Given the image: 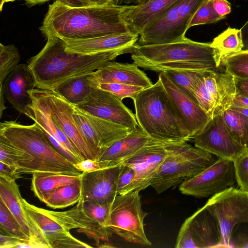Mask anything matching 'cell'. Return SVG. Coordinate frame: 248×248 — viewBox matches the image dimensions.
<instances>
[{"mask_svg":"<svg viewBox=\"0 0 248 248\" xmlns=\"http://www.w3.org/2000/svg\"><path fill=\"white\" fill-rule=\"evenodd\" d=\"M127 5L72 7L56 0L49 5L39 29L46 37L54 36L62 40L131 32L122 16Z\"/></svg>","mask_w":248,"mask_h":248,"instance_id":"1","label":"cell"},{"mask_svg":"<svg viewBox=\"0 0 248 248\" xmlns=\"http://www.w3.org/2000/svg\"><path fill=\"white\" fill-rule=\"evenodd\" d=\"M42 49L28 61L35 87L55 90L70 79L90 75L117 56L131 53L132 47L82 55L65 50L63 41L54 36L47 37Z\"/></svg>","mask_w":248,"mask_h":248,"instance_id":"2","label":"cell"},{"mask_svg":"<svg viewBox=\"0 0 248 248\" xmlns=\"http://www.w3.org/2000/svg\"><path fill=\"white\" fill-rule=\"evenodd\" d=\"M131 59L138 67L155 72L168 70L205 71L219 66L217 54L211 43L187 38L170 43L133 46Z\"/></svg>","mask_w":248,"mask_h":248,"instance_id":"3","label":"cell"},{"mask_svg":"<svg viewBox=\"0 0 248 248\" xmlns=\"http://www.w3.org/2000/svg\"><path fill=\"white\" fill-rule=\"evenodd\" d=\"M133 100L137 122L151 138L171 142L191 139L160 78L152 86L141 91Z\"/></svg>","mask_w":248,"mask_h":248,"instance_id":"4","label":"cell"},{"mask_svg":"<svg viewBox=\"0 0 248 248\" xmlns=\"http://www.w3.org/2000/svg\"><path fill=\"white\" fill-rule=\"evenodd\" d=\"M0 135L32 157L33 173L82 174L72 162L51 145L35 123L31 125H23L14 121H4L0 124Z\"/></svg>","mask_w":248,"mask_h":248,"instance_id":"5","label":"cell"},{"mask_svg":"<svg viewBox=\"0 0 248 248\" xmlns=\"http://www.w3.org/2000/svg\"><path fill=\"white\" fill-rule=\"evenodd\" d=\"M217 159L186 141L174 142L151 186L161 193L203 171Z\"/></svg>","mask_w":248,"mask_h":248,"instance_id":"6","label":"cell"},{"mask_svg":"<svg viewBox=\"0 0 248 248\" xmlns=\"http://www.w3.org/2000/svg\"><path fill=\"white\" fill-rule=\"evenodd\" d=\"M207 0H179L140 33L139 45L170 43L186 38L194 15Z\"/></svg>","mask_w":248,"mask_h":248,"instance_id":"7","label":"cell"},{"mask_svg":"<svg viewBox=\"0 0 248 248\" xmlns=\"http://www.w3.org/2000/svg\"><path fill=\"white\" fill-rule=\"evenodd\" d=\"M140 191L116 196L111 207L108 228L124 241L143 246L152 245L144 228L147 213L142 208Z\"/></svg>","mask_w":248,"mask_h":248,"instance_id":"8","label":"cell"},{"mask_svg":"<svg viewBox=\"0 0 248 248\" xmlns=\"http://www.w3.org/2000/svg\"><path fill=\"white\" fill-rule=\"evenodd\" d=\"M204 206L217 223L219 248H230L235 226L248 223V193L231 187L211 197Z\"/></svg>","mask_w":248,"mask_h":248,"instance_id":"9","label":"cell"},{"mask_svg":"<svg viewBox=\"0 0 248 248\" xmlns=\"http://www.w3.org/2000/svg\"><path fill=\"white\" fill-rule=\"evenodd\" d=\"M236 183L233 161L218 158L203 171L182 182L179 190L186 195L208 197L233 187Z\"/></svg>","mask_w":248,"mask_h":248,"instance_id":"10","label":"cell"},{"mask_svg":"<svg viewBox=\"0 0 248 248\" xmlns=\"http://www.w3.org/2000/svg\"><path fill=\"white\" fill-rule=\"evenodd\" d=\"M28 93L32 103L27 108L26 115L37 124L59 153L74 164L81 161L66 135L53 120L42 90L34 88Z\"/></svg>","mask_w":248,"mask_h":248,"instance_id":"11","label":"cell"},{"mask_svg":"<svg viewBox=\"0 0 248 248\" xmlns=\"http://www.w3.org/2000/svg\"><path fill=\"white\" fill-rule=\"evenodd\" d=\"M51 116L82 160L97 156L79 130L73 116L74 107L55 90H43Z\"/></svg>","mask_w":248,"mask_h":248,"instance_id":"12","label":"cell"},{"mask_svg":"<svg viewBox=\"0 0 248 248\" xmlns=\"http://www.w3.org/2000/svg\"><path fill=\"white\" fill-rule=\"evenodd\" d=\"M192 139L195 147L217 156L233 160L246 149L233 137L222 113L211 118Z\"/></svg>","mask_w":248,"mask_h":248,"instance_id":"13","label":"cell"},{"mask_svg":"<svg viewBox=\"0 0 248 248\" xmlns=\"http://www.w3.org/2000/svg\"><path fill=\"white\" fill-rule=\"evenodd\" d=\"M173 142L155 140L122 163L131 167L136 173L127 193L140 191L151 186Z\"/></svg>","mask_w":248,"mask_h":248,"instance_id":"14","label":"cell"},{"mask_svg":"<svg viewBox=\"0 0 248 248\" xmlns=\"http://www.w3.org/2000/svg\"><path fill=\"white\" fill-rule=\"evenodd\" d=\"M218 229L204 206L187 217L179 231L176 248H219Z\"/></svg>","mask_w":248,"mask_h":248,"instance_id":"15","label":"cell"},{"mask_svg":"<svg viewBox=\"0 0 248 248\" xmlns=\"http://www.w3.org/2000/svg\"><path fill=\"white\" fill-rule=\"evenodd\" d=\"M75 106L85 113L132 130L139 125L135 115L121 100L98 88H93L89 96L84 102Z\"/></svg>","mask_w":248,"mask_h":248,"instance_id":"16","label":"cell"},{"mask_svg":"<svg viewBox=\"0 0 248 248\" xmlns=\"http://www.w3.org/2000/svg\"><path fill=\"white\" fill-rule=\"evenodd\" d=\"M0 200L18 221L35 248H50L42 232L24 207L16 179L0 175Z\"/></svg>","mask_w":248,"mask_h":248,"instance_id":"17","label":"cell"},{"mask_svg":"<svg viewBox=\"0 0 248 248\" xmlns=\"http://www.w3.org/2000/svg\"><path fill=\"white\" fill-rule=\"evenodd\" d=\"M158 78L192 139L203 128L211 117L197 101L180 89L164 73H159Z\"/></svg>","mask_w":248,"mask_h":248,"instance_id":"18","label":"cell"},{"mask_svg":"<svg viewBox=\"0 0 248 248\" xmlns=\"http://www.w3.org/2000/svg\"><path fill=\"white\" fill-rule=\"evenodd\" d=\"M121 164L82 172L80 199L102 204H112L117 194Z\"/></svg>","mask_w":248,"mask_h":248,"instance_id":"19","label":"cell"},{"mask_svg":"<svg viewBox=\"0 0 248 248\" xmlns=\"http://www.w3.org/2000/svg\"><path fill=\"white\" fill-rule=\"evenodd\" d=\"M46 210L66 229L70 231L73 229H78V232L93 239L98 247H113L109 243L113 232L112 230L102 226L88 216L83 209L80 200L75 206L68 210L62 212Z\"/></svg>","mask_w":248,"mask_h":248,"instance_id":"20","label":"cell"},{"mask_svg":"<svg viewBox=\"0 0 248 248\" xmlns=\"http://www.w3.org/2000/svg\"><path fill=\"white\" fill-rule=\"evenodd\" d=\"M24 207L44 234L49 248H93L74 237L54 219L46 209L29 203L23 198Z\"/></svg>","mask_w":248,"mask_h":248,"instance_id":"21","label":"cell"},{"mask_svg":"<svg viewBox=\"0 0 248 248\" xmlns=\"http://www.w3.org/2000/svg\"><path fill=\"white\" fill-rule=\"evenodd\" d=\"M92 88L102 83H123L147 88L153 83L142 71L135 63H122L109 62L89 75Z\"/></svg>","mask_w":248,"mask_h":248,"instance_id":"22","label":"cell"},{"mask_svg":"<svg viewBox=\"0 0 248 248\" xmlns=\"http://www.w3.org/2000/svg\"><path fill=\"white\" fill-rule=\"evenodd\" d=\"M3 89L8 102L19 112L26 115V108L32 103L29 91L35 87L28 64H19L6 77Z\"/></svg>","mask_w":248,"mask_h":248,"instance_id":"23","label":"cell"},{"mask_svg":"<svg viewBox=\"0 0 248 248\" xmlns=\"http://www.w3.org/2000/svg\"><path fill=\"white\" fill-rule=\"evenodd\" d=\"M139 36L138 34L129 32L86 39L62 40L67 51L88 55L132 47L138 41Z\"/></svg>","mask_w":248,"mask_h":248,"instance_id":"24","label":"cell"},{"mask_svg":"<svg viewBox=\"0 0 248 248\" xmlns=\"http://www.w3.org/2000/svg\"><path fill=\"white\" fill-rule=\"evenodd\" d=\"M178 0H148L140 4L127 5L122 14V18L131 32L140 34Z\"/></svg>","mask_w":248,"mask_h":248,"instance_id":"25","label":"cell"},{"mask_svg":"<svg viewBox=\"0 0 248 248\" xmlns=\"http://www.w3.org/2000/svg\"><path fill=\"white\" fill-rule=\"evenodd\" d=\"M154 140L155 139L146 134L139 125L126 136L116 140L108 147L100 150L96 160L106 161L108 167L120 165Z\"/></svg>","mask_w":248,"mask_h":248,"instance_id":"26","label":"cell"},{"mask_svg":"<svg viewBox=\"0 0 248 248\" xmlns=\"http://www.w3.org/2000/svg\"><path fill=\"white\" fill-rule=\"evenodd\" d=\"M203 78L215 104V116L222 113L232 106L237 93L234 78L229 74L215 70L206 71Z\"/></svg>","mask_w":248,"mask_h":248,"instance_id":"27","label":"cell"},{"mask_svg":"<svg viewBox=\"0 0 248 248\" xmlns=\"http://www.w3.org/2000/svg\"><path fill=\"white\" fill-rule=\"evenodd\" d=\"M81 175L36 172L32 173L31 190L40 201L57 188L81 181Z\"/></svg>","mask_w":248,"mask_h":248,"instance_id":"28","label":"cell"},{"mask_svg":"<svg viewBox=\"0 0 248 248\" xmlns=\"http://www.w3.org/2000/svg\"><path fill=\"white\" fill-rule=\"evenodd\" d=\"M83 112L93 126L97 135L100 150L108 147L115 141L125 137L133 130Z\"/></svg>","mask_w":248,"mask_h":248,"instance_id":"29","label":"cell"},{"mask_svg":"<svg viewBox=\"0 0 248 248\" xmlns=\"http://www.w3.org/2000/svg\"><path fill=\"white\" fill-rule=\"evenodd\" d=\"M81 195V181L57 188L47 194L41 202L53 209L64 208L78 203Z\"/></svg>","mask_w":248,"mask_h":248,"instance_id":"30","label":"cell"},{"mask_svg":"<svg viewBox=\"0 0 248 248\" xmlns=\"http://www.w3.org/2000/svg\"><path fill=\"white\" fill-rule=\"evenodd\" d=\"M89 75L76 77L64 82L55 90L73 105L84 102L90 95L93 88Z\"/></svg>","mask_w":248,"mask_h":248,"instance_id":"31","label":"cell"},{"mask_svg":"<svg viewBox=\"0 0 248 248\" xmlns=\"http://www.w3.org/2000/svg\"><path fill=\"white\" fill-rule=\"evenodd\" d=\"M217 51L218 62L242 50L243 45L240 30L229 27L215 37L211 43Z\"/></svg>","mask_w":248,"mask_h":248,"instance_id":"32","label":"cell"},{"mask_svg":"<svg viewBox=\"0 0 248 248\" xmlns=\"http://www.w3.org/2000/svg\"><path fill=\"white\" fill-rule=\"evenodd\" d=\"M222 114L233 137L248 151V117L230 108Z\"/></svg>","mask_w":248,"mask_h":248,"instance_id":"33","label":"cell"},{"mask_svg":"<svg viewBox=\"0 0 248 248\" xmlns=\"http://www.w3.org/2000/svg\"><path fill=\"white\" fill-rule=\"evenodd\" d=\"M205 71L172 70L163 73L189 97L197 101L194 94V89L199 78Z\"/></svg>","mask_w":248,"mask_h":248,"instance_id":"34","label":"cell"},{"mask_svg":"<svg viewBox=\"0 0 248 248\" xmlns=\"http://www.w3.org/2000/svg\"><path fill=\"white\" fill-rule=\"evenodd\" d=\"M221 64L224 66L225 72L234 78L248 80V50L232 54L223 59Z\"/></svg>","mask_w":248,"mask_h":248,"instance_id":"35","label":"cell"},{"mask_svg":"<svg viewBox=\"0 0 248 248\" xmlns=\"http://www.w3.org/2000/svg\"><path fill=\"white\" fill-rule=\"evenodd\" d=\"M20 56L14 45L0 43V84H3L8 75L19 64Z\"/></svg>","mask_w":248,"mask_h":248,"instance_id":"36","label":"cell"},{"mask_svg":"<svg viewBox=\"0 0 248 248\" xmlns=\"http://www.w3.org/2000/svg\"><path fill=\"white\" fill-rule=\"evenodd\" d=\"M0 232L30 242L18 221L0 200Z\"/></svg>","mask_w":248,"mask_h":248,"instance_id":"37","label":"cell"},{"mask_svg":"<svg viewBox=\"0 0 248 248\" xmlns=\"http://www.w3.org/2000/svg\"><path fill=\"white\" fill-rule=\"evenodd\" d=\"M74 107L73 118L82 135L97 157L100 151L97 135L84 113L75 106Z\"/></svg>","mask_w":248,"mask_h":248,"instance_id":"38","label":"cell"},{"mask_svg":"<svg viewBox=\"0 0 248 248\" xmlns=\"http://www.w3.org/2000/svg\"><path fill=\"white\" fill-rule=\"evenodd\" d=\"M82 201L85 213L103 227L108 228L111 204H102L89 201Z\"/></svg>","mask_w":248,"mask_h":248,"instance_id":"39","label":"cell"},{"mask_svg":"<svg viewBox=\"0 0 248 248\" xmlns=\"http://www.w3.org/2000/svg\"><path fill=\"white\" fill-rule=\"evenodd\" d=\"M96 88L107 91L121 100L124 98L133 99L138 93L145 89L140 86L117 83H102Z\"/></svg>","mask_w":248,"mask_h":248,"instance_id":"40","label":"cell"},{"mask_svg":"<svg viewBox=\"0 0 248 248\" xmlns=\"http://www.w3.org/2000/svg\"><path fill=\"white\" fill-rule=\"evenodd\" d=\"M222 19L214 10L211 0H207L194 15L189 28L196 25L213 23Z\"/></svg>","mask_w":248,"mask_h":248,"instance_id":"41","label":"cell"},{"mask_svg":"<svg viewBox=\"0 0 248 248\" xmlns=\"http://www.w3.org/2000/svg\"><path fill=\"white\" fill-rule=\"evenodd\" d=\"M204 73L197 82L194 89V94L200 106L212 118L215 116V104L206 88L203 78Z\"/></svg>","mask_w":248,"mask_h":248,"instance_id":"42","label":"cell"},{"mask_svg":"<svg viewBox=\"0 0 248 248\" xmlns=\"http://www.w3.org/2000/svg\"><path fill=\"white\" fill-rule=\"evenodd\" d=\"M233 162L236 183L241 190L248 193V151L246 150Z\"/></svg>","mask_w":248,"mask_h":248,"instance_id":"43","label":"cell"},{"mask_svg":"<svg viewBox=\"0 0 248 248\" xmlns=\"http://www.w3.org/2000/svg\"><path fill=\"white\" fill-rule=\"evenodd\" d=\"M134 170L130 167L121 164L117 186V194L121 195L127 193L128 189L135 178Z\"/></svg>","mask_w":248,"mask_h":248,"instance_id":"44","label":"cell"},{"mask_svg":"<svg viewBox=\"0 0 248 248\" xmlns=\"http://www.w3.org/2000/svg\"><path fill=\"white\" fill-rule=\"evenodd\" d=\"M62 3L72 7L104 6L112 4V0H57Z\"/></svg>","mask_w":248,"mask_h":248,"instance_id":"45","label":"cell"},{"mask_svg":"<svg viewBox=\"0 0 248 248\" xmlns=\"http://www.w3.org/2000/svg\"><path fill=\"white\" fill-rule=\"evenodd\" d=\"M74 165L82 172H91L108 168L105 161L93 159L82 160L78 163L74 164Z\"/></svg>","mask_w":248,"mask_h":248,"instance_id":"46","label":"cell"},{"mask_svg":"<svg viewBox=\"0 0 248 248\" xmlns=\"http://www.w3.org/2000/svg\"><path fill=\"white\" fill-rule=\"evenodd\" d=\"M216 13L223 19L231 12V5L228 0H210Z\"/></svg>","mask_w":248,"mask_h":248,"instance_id":"47","label":"cell"},{"mask_svg":"<svg viewBox=\"0 0 248 248\" xmlns=\"http://www.w3.org/2000/svg\"><path fill=\"white\" fill-rule=\"evenodd\" d=\"M0 248H16L17 245L20 243L25 241H29L27 240L21 239L13 236L2 233H0Z\"/></svg>","mask_w":248,"mask_h":248,"instance_id":"48","label":"cell"},{"mask_svg":"<svg viewBox=\"0 0 248 248\" xmlns=\"http://www.w3.org/2000/svg\"><path fill=\"white\" fill-rule=\"evenodd\" d=\"M230 248H248V234L241 233L232 237Z\"/></svg>","mask_w":248,"mask_h":248,"instance_id":"49","label":"cell"},{"mask_svg":"<svg viewBox=\"0 0 248 248\" xmlns=\"http://www.w3.org/2000/svg\"><path fill=\"white\" fill-rule=\"evenodd\" d=\"M232 106L248 108V96L237 93L233 99Z\"/></svg>","mask_w":248,"mask_h":248,"instance_id":"50","label":"cell"},{"mask_svg":"<svg viewBox=\"0 0 248 248\" xmlns=\"http://www.w3.org/2000/svg\"><path fill=\"white\" fill-rule=\"evenodd\" d=\"M237 93L248 96V80L234 78Z\"/></svg>","mask_w":248,"mask_h":248,"instance_id":"51","label":"cell"},{"mask_svg":"<svg viewBox=\"0 0 248 248\" xmlns=\"http://www.w3.org/2000/svg\"><path fill=\"white\" fill-rule=\"evenodd\" d=\"M243 47L242 50H248V20L240 29Z\"/></svg>","mask_w":248,"mask_h":248,"instance_id":"52","label":"cell"},{"mask_svg":"<svg viewBox=\"0 0 248 248\" xmlns=\"http://www.w3.org/2000/svg\"><path fill=\"white\" fill-rule=\"evenodd\" d=\"M148 0H112V4L119 5H129L134 4L137 5L143 3Z\"/></svg>","mask_w":248,"mask_h":248,"instance_id":"53","label":"cell"},{"mask_svg":"<svg viewBox=\"0 0 248 248\" xmlns=\"http://www.w3.org/2000/svg\"><path fill=\"white\" fill-rule=\"evenodd\" d=\"M4 91L2 84H0V117H1L2 112L6 108L4 105Z\"/></svg>","mask_w":248,"mask_h":248,"instance_id":"54","label":"cell"},{"mask_svg":"<svg viewBox=\"0 0 248 248\" xmlns=\"http://www.w3.org/2000/svg\"><path fill=\"white\" fill-rule=\"evenodd\" d=\"M229 108L237 111L248 117V108H247L231 106Z\"/></svg>","mask_w":248,"mask_h":248,"instance_id":"55","label":"cell"},{"mask_svg":"<svg viewBox=\"0 0 248 248\" xmlns=\"http://www.w3.org/2000/svg\"><path fill=\"white\" fill-rule=\"evenodd\" d=\"M25 4L29 7L33 6L37 4L45 3L50 0H24Z\"/></svg>","mask_w":248,"mask_h":248,"instance_id":"56","label":"cell"},{"mask_svg":"<svg viewBox=\"0 0 248 248\" xmlns=\"http://www.w3.org/2000/svg\"><path fill=\"white\" fill-rule=\"evenodd\" d=\"M4 3V0H0V11L2 10Z\"/></svg>","mask_w":248,"mask_h":248,"instance_id":"57","label":"cell"},{"mask_svg":"<svg viewBox=\"0 0 248 248\" xmlns=\"http://www.w3.org/2000/svg\"><path fill=\"white\" fill-rule=\"evenodd\" d=\"M16 0H4V3L8 2H13Z\"/></svg>","mask_w":248,"mask_h":248,"instance_id":"58","label":"cell"},{"mask_svg":"<svg viewBox=\"0 0 248 248\" xmlns=\"http://www.w3.org/2000/svg\"></svg>","mask_w":248,"mask_h":248,"instance_id":"59","label":"cell"},{"mask_svg":"<svg viewBox=\"0 0 248 248\" xmlns=\"http://www.w3.org/2000/svg\"></svg>","mask_w":248,"mask_h":248,"instance_id":"60","label":"cell"}]
</instances>
